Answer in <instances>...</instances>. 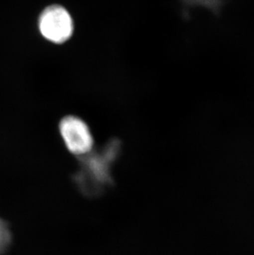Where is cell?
Wrapping results in <instances>:
<instances>
[{"label": "cell", "mask_w": 254, "mask_h": 255, "mask_svg": "<svg viewBox=\"0 0 254 255\" xmlns=\"http://www.w3.org/2000/svg\"><path fill=\"white\" fill-rule=\"evenodd\" d=\"M37 28L45 40L55 45L67 42L75 31V22L66 7L49 5L39 15Z\"/></svg>", "instance_id": "obj_1"}, {"label": "cell", "mask_w": 254, "mask_h": 255, "mask_svg": "<svg viewBox=\"0 0 254 255\" xmlns=\"http://www.w3.org/2000/svg\"><path fill=\"white\" fill-rule=\"evenodd\" d=\"M59 130L68 150L78 156H85L93 150L94 139L89 125L75 115L60 120Z\"/></svg>", "instance_id": "obj_2"}, {"label": "cell", "mask_w": 254, "mask_h": 255, "mask_svg": "<svg viewBox=\"0 0 254 255\" xmlns=\"http://www.w3.org/2000/svg\"><path fill=\"white\" fill-rule=\"evenodd\" d=\"M11 233L7 225L0 219V255L7 251L11 243Z\"/></svg>", "instance_id": "obj_3"}]
</instances>
